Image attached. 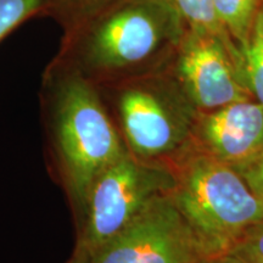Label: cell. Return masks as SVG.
Here are the masks:
<instances>
[{
  "label": "cell",
  "instance_id": "cell-13",
  "mask_svg": "<svg viewBox=\"0 0 263 263\" xmlns=\"http://www.w3.org/2000/svg\"><path fill=\"white\" fill-rule=\"evenodd\" d=\"M43 14L51 16L62 29H67L106 0H43Z\"/></svg>",
  "mask_w": 263,
  "mask_h": 263
},
{
  "label": "cell",
  "instance_id": "cell-3",
  "mask_svg": "<svg viewBox=\"0 0 263 263\" xmlns=\"http://www.w3.org/2000/svg\"><path fill=\"white\" fill-rule=\"evenodd\" d=\"M172 197L210 261L227 254L241 235L263 221V202L230 164L196 150L170 163Z\"/></svg>",
  "mask_w": 263,
  "mask_h": 263
},
{
  "label": "cell",
  "instance_id": "cell-17",
  "mask_svg": "<svg viewBox=\"0 0 263 263\" xmlns=\"http://www.w3.org/2000/svg\"><path fill=\"white\" fill-rule=\"evenodd\" d=\"M262 2H263V0H262Z\"/></svg>",
  "mask_w": 263,
  "mask_h": 263
},
{
  "label": "cell",
  "instance_id": "cell-1",
  "mask_svg": "<svg viewBox=\"0 0 263 263\" xmlns=\"http://www.w3.org/2000/svg\"><path fill=\"white\" fill-rule=\"evenodd\" d=\"M39 107L48 172L74 222L94 180L127 149L97 85L55 58L43 72Z\"/></svg>",
  "mask_w": 263,
  "mask_h": 263
},
{
  "label": "cell",
  "instance_id": "cell-2",
  "mask_svg": "<svg viewBox=\"0 0 263 263\" xmlns=\"http://www.w3.org/2000/svg\"><path fill=\"white\" fill-rule=\"evenodd\" d=\"M168 0H106L64 31L55 59L95 85L155 72L180 41Z\"/></svg>",
  "mask_w": 263,
  "mask_h": 263
},
{
  "label": "cell",
  "instance_id": "cell-10",
  "mask_svg": "<svg viewBox=\"0 0 263 263\" xmlns=\"http://www.w3.org/2000/svg\"><path fill=\"white\" fill-rule=\"evenodd\" d=\"M168 2L176 10L179 18L185 20L192 31L215 35L222 39L229 47L236 49L230 41L228 32L219 21L213 0H168Z\"/></svg>",
  "mask_w": 263,
  "mask_h": 263
},
{
  "label": "cell",
  "instance_id": "cell-14",
  "mask_svg": "<svg viewBox=\"0 0 263 263\" xmlns=\"http://www.w3.org/2000/svg\"><path fill=\"white\" fill-rule=\"evenodd\" d=\"M229 252L245 263H263V221L250 227Z\"/></svg>",
  "mask_w": 263,
  "mask_h": 263
},
{
  "label": "cell",
  "instance_id": "cell-4",
  "mask_svg": "<svg viewBox=\"0 0 263 263\" xmlns=\"http://www.w3.org/2000/svg\"><path fill=\"white\" fill-rule=\"evenodd\" d=\"M97 87L130 155L170 164L184 153L196 115L159 71Z\"/></svg>",
  "mask_w": 263,
  "mask_h": 263
},
{
  "label": "cell",
  "instance_id": "cell-6",
  "mask_svg": "<svg viewBox=\"0 0 263 263\" xmlns=\"http://www.w3.org/2000/svg\"><path fill=\"white\" fill-rule=\"evenodd\" d=\"M171 193L151 201L89 263H209Z\"/></svg>",
  "mask_w": 263,
  "mask_h": 263
},
{
  "label": "cell",
  "instance_id": "cell-7",
  "mask_svg": "<svg viewBox=\"0 0 263 263\" xmlns=\"http://www.w3.org/2000/svg\"><path fill=\"white\" fill-rule=\"evenodd\" d=\"M178 49L180 85L201 112L254 99L245 83L238 49L215 35L192 29L180 37Z\"/></svg>",
  "mask_w": 263,
  "mask_h": 263
},
{
  "label": "cell",
  "instance_id": "cell-12",
  "mask_svg": "<svg viewBox=\"0 0 263 263\" xmlns=\"http://www.w3.org/2000/svg\"><path fill=\"white\" fill-rule=\"evenodd\" d=\"M43 11V0H0V42L20 25Z\"/></svg>",
  "mask_w": 263,
  "mask_h": 263
},
{
  "label": "cell",
  "instance_id": "cell-5",
  "mask_svg": "<svg viewBox=\"0 0 263 263\" xmlns=\"http://www.w3.org/2000/svg\"><path fill=\"white\" fill-rule=\"evenodd\" d=\"M174 185L170 164L141 161L127 151L91 184L73 222L74 246L67 263H89L151 201L170 194Z\"/></svg>",
  "mask_w": 263,
  "mask_h": 263
},
{
  "label": "cell",
  "instance_id": "cell-15",
  "mask_svg": "<svg viewBox=\"0 0 263 263\" xmlns=\"http://www.w3.org/2000/svg\"><path fill=\"white\" fill-rule=\"evenodd\" d=\"M249 186L263 202V151L255 159L250 160L241 166L235 167Z\"/></svg>",
  "mask_w": 263,
  "mask_h": 263
},
{
  "label": "cell",
  "instance_id": "cell-9",
  "mask_svg": "<svg viewBox=\"0 0 263 263\" xmlns=\"http://www.w3.org/2000/svg\"><path fill=\"white\" fill-rule=\"evenodd\" d=\"M262 0H213L219 21L240 50L248 44Z\"/></svg>",
  "mask_w": 263,
  "mask_h": 263
},
{
  "label": "cell",
  "instance_id": "cell-11",
  "mask_svg": "<svg viewBox=\"0 0 263 263\" xmlns=\"http://www.w3.org/2000/svg\"><path fill=\"white\" fill-rule=\"evenodd\" d=\"M240 52L245 83L254 100L263 106V9H259L248 44Z\"/></svg>",
  "mask_w": 263,
  "mask_h": 263
},
{
  "label": "cell",
  "instance_id": "cell-16",
  "mask_svg": "<svg viewBox=\"0 0 263 263\" xmlns=\"http://www.w3.org/2000/svg\"><path fill=\"white\" fill-rule=\"evenodd\" d=\"M209 263H245L242 259H240L238 256H235L232 252H227L221 256H217V257L212 258Z\"/></svg>",
  "mask_w": 263,
  "mask_h": 263
},
{
  "label": "cell",
  "instance_id": "cell-8",
  "mask_svg": "<svg viewBox=\"0 0 263 263\" xmlns=\"http://www.w3.org/2000/svg\"><path fill=\"white\" fill-rule=\"evenodd\" d=\"M196 150L235 167L263 151V106L254 99L236 101L196 115L193 128Z\"/></svg>",
  "mask_w": 263,
  "mask_h": 263
}]
</instances>
